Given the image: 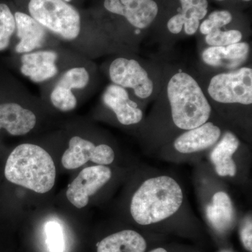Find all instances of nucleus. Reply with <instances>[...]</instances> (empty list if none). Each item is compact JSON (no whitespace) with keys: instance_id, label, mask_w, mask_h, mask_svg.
<instances>
[{"instance_id":"1","label":"nucleus","mask_w":252,"mask_h":252,"mask_svg":"<svg viewBox=\"0 0 252 252\" xmlns=\"http://www.w3.org/2000/svg\"><path fill=\"white\" fill-rule=\"evenodd\" d=\"M183 192L172 177L149 179L140 186L131 200L130 213L140 225H150L166 220L178 211Z\"/></svg>"},{"instance_id":"2","label":"nucleus","mask_w":252,"mask_h":252,"mask_svg":"<svg viewBox=\"0 0 252 252\" xmlns=\"http://www.w3.org/2000/svg\"><path fill=\"white\" fill-rule=\"evenodd\" d=\"M4 175L11 183L38 193L52 189L56 181V166L49 154L39 146L23 144L10 154Z\"/></svg>"},{"instance_id":"3","label":"nucleus","mask_w":252,"mask_h":252,"mask_svg":"<svg viewBox=\"0 0 252 252\" xmlns=\"http://www.w3.org/2000/svg\"><path fill=\"white\" fill-rule=\"evenodd\" d=\"M167 94L172 121L179 128L190 130L210 119L211 105L198 83L188 73L177 72L170 78Z\"/></svg>"},{"instance_id":"4","label":"nucleus","mask_w":252,"mask_h":252,"mask_svg":"<svg viewBox=\"0 0 252 252\" xmlns=\"http://www.w3.org/2000/svg\"><path fill=\"white\" fill-rule=\"evenodd\" d=\"M28 9L43 27L65 40H74L80 33V14L64 0H30Z\"/></svg>"},{"instance_id":"5","label":"nucleus","mask_w":252,"mask_h":252,"mask_svg":"<svg viewBox=\"0 0 252 252\" xmlns=\"http://www.w3.org/2000/svg\"><path fill=\"white\" fill-rule=\"evenodd\" d=\"M209 95L221 104L252 103V69L243 67L212 78L207 88Z\"/></svg>"},{"instance_id":"6","label":"nucleus","mask_w":252,"mask_h":252,"mask_svg":"<svg viewBox=\"0 0 252 252\" xmlns=\"http://www.w3.org/2000/svg\"><path fill=\"white\" fill-rule=\"evenodd\" d=\"M109 74L113 84L132 89L139 98L147 99L153 94V81L136 60L118 58L111 63Z\"/></svg>"},{"instance_id":"7","label":"nucleus","mask_w":252,"mask_h":252,"mask_svg":"<svg viewBox=\"0 0 252 252\" xmlns=\"http://www.w3.org/2000/svg\"><path fill=\"white\" fill-rule=\"evenodd\" d=\"M114 158V150L107 144L95 146L90 141L74 136L69 140V148L63 154L62 164L64 168L73 170L89 160L100 165H109Z\"/></svg>"},{"instance_id":"8","label":"nucleus","mask_w":252,"mask_h":252,"mask_svg":"<svg viewBox=\"0 0 252 252\" xmlns=\"http://www.w3.org/2000/svg\"><path fill=\"white\" fill-rule=\"evenodd\" d=\"M112 171L104 165H95L81 170L79 175L68 185L67 198L74 206L81 209L89 203V197L109 182Z\"/></svg>"},{"instance_id":"9","label":"nucleus","mask_w":252,"mask_h":252,"mask_svg":"<svg viewBox=\"0 0 252 252\" xmlns=\"http://www.w3.org/2000/svg\"><path fill=\"white\" fill-rule=\"evenodd\" d=\"M104 6L112 14L124 16L137 29L148 28L158 13L154 0H104Z\"/></svg>"},{"instance_id":"10","label":"nucleus","mask_w":252,"mask_h":252,"mask_svg":"<svg viewBox=\"0 0 252 252\" xmlns=\"http://www.w3.org/2000/svg\"><path fill=\"white\" fill-rule=\"evenodd\" d=\"M89 80L90 75L85 67H72L68 69L51 92V103L62 112H69L75 109L77 100L72 89H84Z\"/></svg>"},{"instance_id":"11","label":"nucleus","mask_w":252,"mask_h":252,"mask_svg":"<svg viewBox=\"0 0 252 252\" xmlns=\"http://www.w3.org/2000/svg\"><path fill=\"white\" fill-rule=\"evenodd\" d=\"M104 104L112 109L120 124L125 126L138 124L143 113L135 102L130 99L127 90L122 86L110 84L102 94Z\"/></svg>"},{"instance_id":"12","label":"nucleus","mask_w":252,"mask_h":252,"mask_svg":"<svg viewBox=\"0 0 252 252\" xmlns=\"http://www.w3.org/2000/svg\"><path fill=\"white\" fill-rule=\"evenodd\" d=\"M220 137V127L213 123L206 122L179 136L174 146L180 153L193 154L212 147Z\"/></svg>"},{"instance_id":"13","label":"nucleus","mask_w":252,"mask_h":252,"mask_svg":"<svg viewBox=\"0 0 252 252\" xmlns=\"http://www.w3.org/2000/svg\"><path fill=\"white\" fill-rule=\"evenodd\" d=\"M58 54L52 51L24 54L21 57V72L33 82L41 83L55 77L59 72L56 62Z\"/></svg>"},{"instance_id":"14","label":"nucleus","mask_w":252,"mask_h":252,"mask_svg":"<svg viewBox=\"0 0 252 252\" xmlns=\"http://www.w3.org/2000/svg\"><path fill=\"white\" fill-rule=\"evenodd\" d=\"M182 11L172 16L167 22V29L172 34H179L185 27V33L193 35L198 31L200 20L207 14V0H180Z\"/></svg>"},{"instance_id":"15","label":"nucleus","mask_w":252,"mask_h":252,"mask_svg":"<svg viewBox=\"0 0 252 252\" xmlns=\"http://www.w3.org/2000/svg\"><path fill=\"white\" fill-rule=\"evenodd\" d=\"M19 42L15 48L18 54H28L39 49L46 39L45 28L31 16L22 12L14 14Z\"/></svg>"},{"instance_id":"16","label":"nucleus","mask_w":252,"mask_h":252,"mask_svg":"<svg viewBox=\"0 0 252 252\" xmlns=\"http://www.w3.org/2000/svg\"><path fill=\"white\" fill-rule=\"evenodd\" d=\"M36 122L34 113L20 104H0V129H5L10 135H26L34 128Z\"/></svg>"},{"instance_id":"17","label":"nucleus","mask_w":252,"mask_h":252,"mask_svg":"<svg viewBox=\"0 0 252 252\" xmlns=\"http://www.w3.org/2000/svg\"><path fill=\"white\" fill-rule=\"evenodd\" d=\"M250 45L247 42L225 46H209L202 54L203 62L212 67L236 66L248 57Z\"/></svg>"},{"instance_id":"18","label":"nucleus","mask_w":252,"mask_h":252,"mask_svg":"<svg viewBox=\"0 0 252 252\" xmlns=\"http://www.w3.org/2000/svg\"><path fill=\"white\" fill-rule=\"evenodd\" d=\"M240 142L232 132H226L210 154L217 173L220 177H234L237 167L233 159Z\"/></svg>"},{"instance_id":"19","label":"nucleus","mask_w":252,"mask_h":252,"mask_svg":"<svg viewBox=\"0 0 252 252\" xmlns=\"http://www.w3.org/2000/svg\"><path fill=\"white\" fill-rule=\"evenodd\" d=\"M206 215L210 224L217 231L229 230L235 220L234 210L229 195L223 191L215 193L211 204L207 207Z\"/></svg>"},{"instance_id":"20","label":"nucleus","mask_w":252,"mask_h":252,"mask_svg":"<svg viewBox=\"0 0 252 252\" xmlns=\"http://www.w3.org/2000/svg\"><path fill=\"white\" fill-rule=\"evenodd\" d=\"M97 252H144L147 243L132 230H124L104 238L97 243Z\"/></svg>"},{"instance_id":"21","label":"nucleus","mask_w":252,"mask_h":252,"mask_svg":"<svg viewBox=\"0 0 252 252\" xmlns=\"http://www.w3.org/2000/svg\"><path fill=\"white\" fill-rule=\"evenodd\" d=\"M16 31V21L9 6L0 4V51L9 45L11 36Z\"/></svg>"},{"instance_id":"22","label":"nucleus","mask_w":252,"mask_h":252,"mask_svg":"<svg viewBox=\"0 0 252 252\" xmlns=\"http://www.w3.org/2000/svg\"><path fill=\"white\" fill-rule=\"evenodd\" d=\"M242 39L243 33L238 30L223 31L220 29H214L205 37V42L210 46H228L240 42Z\"/></svg>"},{"instance_id":"23","label":"nucleus","mask_w":252,"mask_h":252,"mask_svg":"<svg viewBox=\"0 0 252 252\" xmlns=\"http://www.w3.org/2000/svg\"><path fill=\"white\" fill-rule=\"evenodd\" d=\"M46 244L50 252H64V234L59 223L49 221L46 225Z\"/></svg>"},{"instance_id":"24","label":"nucleus","mask_w":252,"mask_h":252,"mask_svg":"<svg viewBox=\"0 0 252 252\" xmlns=\"http://www.w3.org/2000/svg\"><path fill=\"white\" fill-rule=\"evenodd\" d=\"M208 19L211 21L214 29H220L229 24L233 20V16L226 10L215 11L209 15Z\"/></svg>"},{"instance_id":"25","label":"nucleus","mask_w":252,"mask_h":252,"mask_svg":"<svg viewBox=\"0 0 252 252\" xmlns=\"http://www.w3.org/2000/svg\"><path fill=\"white\" fill-rule=\"evenodd\" d=\"M241 240L245 248L249 252H252V220H248L241 230Z\"/></svg>"},{"instance_id":"26","label":"nucleus","mask_w":252,"mask_h":252,"mask_svg":"<svg viewBox=\"0 0 252 252\" xmlns=\"http://www.w3.org/2000/svg\"><path fill=\"white\" fill-rule=\"evenodd\" d=\"M149 252H167L165 249L163 248H157L155 249V250H152Z\"/></svg>"},{"instance_id":"27","label":"nucleus","mask_w":252,"mask_h":252,"mask_svg":"<svg viewBox=\"0 0 252 252\" xmlns=\"http://www.w3.org/2000/svg\"><path fill=\"white\" fill-rule=\"evenodd\" d=\"M64 1H67V2H69V1H72V0H64Z\"/></svg>"},{"instance_id":"28","label":"nucleus","mask_w":252,"mask_h":252,"mask_svg":"<svg viewBox=\"0 0 252 252\" xmlns=\"http://www.w3.org/2000/svg\"><path fill=\"white\" fill-rule=\"evenodd\" d=\"M243 1H251V0H243Z\"/></svg>"},{"instance_id":"29","label":"nucleus","mask_w":252,"mask_h":252,"mask_svg":"<svg viewBox=\"0 0 252 252\" xmlns=\"http://www.w3.org/2000/svg\"><path fill=\"white\" fill-rule=\"evenodd\" d=\"M217 1H223V0H217Z\"/></svg>"},{"instance_id":"30","label":"nucleus","mask_w":252,"mask_h":252,"mask_svg":"<svg viewBox=\"0 0 252 252\" xmlns=\"http://www.w3.org/2000/svg\"></svg>"}]
</instances>
